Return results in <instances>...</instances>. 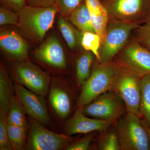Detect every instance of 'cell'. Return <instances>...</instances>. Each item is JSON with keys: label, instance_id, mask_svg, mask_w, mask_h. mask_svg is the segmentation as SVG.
Here are the masks:
<instances>
[{"label": "cell", "instance_id": "cell-1", "mask_svg": "<svg viewBox=\"0 0 150 150\" xmlns=\"http://www.w3.org/2000/svg\"><path fill=\"white\" fill-rule=\"evenodd\" d=\"M58 12V8L55 5L49 7L26 5L18 12V27L20 32L31 42H41L46 33L53 26Z\"/></svg>", "mask_w": 150, "mask_h": 150}, {"label": "cell", "instance_id": "cell-2", "mask_svg": "<svg viewBox=\"0 0 150 150\" xmlns=\"http://www.w3.org/2000/svg\"><path fill=\"white\" fill-rule=\"evenodd\" d=\"M119 66L112 62L101 63L93 69L88 79L83 85L78 100V107L83 108L96 98L111 90Z\"/></svg>", "mask_w": 150, "mask_h": 150}, {"label": "cell", "instance_id": "cell-3", "mask_svg": "<svg viewBox=\"0 0 150 150\" xmlns=\"http://www.w3.org/2000/svg\"><path fill=\"white\" fill-rule=\"evenodd\" d=\"M141 120L127 112L114 123L121 150H149L147 135Z\"/></svg>", "mask_w": 150, "mask_h": 150}, {"label": "cell", "instance_id": "cell-4", "mask_svg": "<svg viewBox=\"0 0 150 150\" xmlns=\"http://www.w3.org/2000/svg\"><path fill=\"white\" fill-rule=\"evenodd\" d=\"M139 26L137 23L109 18L106 35L100 50V62H112L125 46L132 31Z\"/></svg>", "mask_w": 150, "mask_h": 150}, {"label": "cell", "instance_id": "cell-5", "mask_svg": "<svg viewBox=\"0 0 150 150\" xmlns=\"http://www.w3.org/2000/svg\"><path fill=\"white\" fill-rule=\"evenodd\" d=\"M82 111L88 117L114 123L127 110L121 97L114 91L110 90L83 107Z\"/></svg>", "mask_w": 150, "mask_h": 150}, {"label": "cell", "instance_id": "cell-6", "mask_svg": "<svg viewBox=\"0 0 150 150\" xmlns=\"http://www.w3.org/2000/svg\"><path fill=\"white\" fill-rule=\"evenodd\" d=\"M119 67L111 90L115 91L123 100L127 112L134 113L141 118L139 107L141 78Z\"/></svg>", "mask_w": 150, "mask_h": 150}, {"label": "cell", "instance_id": "cell-7", "mask_svg": "<svg viewBox=\"0 0 150 150\" xmlns=\"http://www.w3.org/2000/svg\"><path fill=\"white\" fill-rule=\"evenodd\" d=\"M109 18L144 23L150 16V0H102Z\"/></svg>", "mask_w": 150, "mask_h": 150}, {"label": "cell", "instance_id": "cell-8", "mask_svg": "<svg viewBox=\"0 0 150 150\" xmlns=\"http://www.w3.org/2000/svg\"><path fill=\"white\" fill-rule=\"evenodd\" d=\"M12 70L19 84L37 94L46 96L50 77L39 67L29 62H16L13 64Z\"/></svg>", "mask_w": 150, "mask_h": 150}, {"label": "cell", "instance_id": "cell-9", "mask_svg": "<svg viewBox=\"0 0 150 150\" xmlns=\"http://www.w3.org/2000/svg\"><path fill=\"white\" fill-rule=\"evenodd\" d=\"M116 63L142 78L150 74V50L138 41L133 42L121 50Z\"/></svg>", "mask_w": 150, "mask_h": 150}, {"label": "cell", "instance_id": "cell-10", "mask_svg": "<svg viewBox=\"0 0 150 150\" xmlns=\"http://www.w3.org/2000/svg\"><path fill=\"white\" fill-rule=\"evenodd\" d=\"M29 148L33 150H57L72 142L71 137L56 134L46 129L40 122L30 118Z\"/></svg>", "mask_w": 150, "mask_h": 150}, {"label": "cell", "instance_id": "cell-11", "mask_svg": "<svg viewBox=\"0 0 150 150\" xmlns=\"http://www.w3.org/2000/svg\"><path fill=\"white\" fill-rule=\"evenodd\" d=\"M13 86L16 97L25 113L43 125H48L50 118L44 96L35 93L20 84L16 83Z\"/></svg>", "mask_w": 150, "mask_h": 150}, {"label": "cell", "instance_id": "cell-12", "mask_svg": "<svg viewBox=\"0 0 150 150\" xmlns=\"http://www.w3.org/2000/svg\"><path fill=\"white\" fill-rule=\"evenodd\" d=\"M113 122L86 116L82 108L78 107L74 114L66 125L65 130L69 136L77 134H87L93 131L104 132L113 124Z\"/></svg>", "mask_w": 150, "mask_h": 150}, {"label": "cell", "instance_id": "cell-13", "mask_svg": "<svg viewBox=\"0 0 150 150\" xmlns=\"http://www.w3.org/2000/svg\"><path fill=\"white\" fill-rule=\"evenodd\" d=\"M35 58L51 67L64 69L67 67L64 51L61 42L55 35L50 36L35 50Z\"/></svg>", "mask_w": 150, "mask_h": 150}, {"label": "cell", "instance_id": "cell-14", "mask_svg": "<svg viewBox=\"0 0 150 150\" xmlns=\"http://www.w3.org/2000/svg\"><path fill=\"white\" fill-rule=\"evenodd\" d=\"M0 47L5 54L17 62H23L27 59L29 46L16 30H1Z\"/></svg>", "mask_w": 150, "mask_h": 150}, {"label": "cell", "instance_id": "cell-15", "mask_svg": "<svg viewBox=\"0 0 150 150\" xmlns=\"http://www.w3.org/2000/svg\"><path fill=\"white\" fill-rule=\"evenodd\" d=\"M50 103L58 116L62 119L67 118L71 112V100L68 94L57 86L51 88L50 92Z\"/></svg>", "mask_w": 150, "mask_h": 150}, {"label": "cell", "instance_id": "cell-16", "mask_svg": "<svg viewBox=\"0 0 150 150\" xmlns=\"http://www.w3.org/2000/svg\"><path fill=\"white\" fill-rule=\"evenodd\" d=\"M69 18L71 23L81 32L95 33L92 22L91 14L85 2L77 8L70 14Z\"/></svg>", "mask_w": 150, "mask_h": 150}, {"label": "cell", "instance_id": "cell-17", "mask_svg": "<svg viewBox=\"0 0 150 150\" xmlns=\"http://www.w3.org/2000/svg\"><path fill=\"white\" fill-rule=\"evenodd\" d=\"M14 91L8 74L2 66L0 68V110L8 114Z\"/></svg>", "mask_w": 150, "mask_h": 150}, {"label": "cell", "instance_id": "cell-18", "mask_svg": "<svg viewBox=\"0 0 150 150\" xmlns=\"http://www.w3.org/2000/svg\"><path fill=\"white\" fill-rule=\"evenodd\" d=\"M57 24L68 47L71 50H74L78 44L80 43L81 31L80 32L76 29L63 16H59L58 17Z\"/></svg>", "mask_w": 150, "mask_h": 150}, {"label": "cell", "instance_id": "cell-19", "mask_svg": "<svg viewBox=\"0 0 150 150\" xmlns=\"http://www.w3.org/2000/svg\"><path fill=\"white\" fill-rule=\"evenodd\" d=\"M96 57L93 53L87 51L80 56L76 65V76L79 86L83 85L91 74V68Z\"/></svg>", "mask_w": 150, "mask_h": 150}, {"label": "cell", "instance_id": "cell-20", "mask_svg": "<svg viewBox=\"0 0 150 150\" xmlns=\"http://www.w3.org/2000/svg\"><path fill=\"white\" fill-rule=\"evenodd\" d=\"M141 87L140 117L144 118L150 127V74L141 78Z\"/></svg>", "mask_w": 150, "mask_h": 150}, {"label": "cell", "instance_id": "cell-21", "mask_svg": "<svg viewBox=\"0 0 150 150\" xmlns=\"http://www.w3.org/2000/svg\"><path fill=\"white\" fill-rule=\"evenodd\" d=\"M90 13L95 32L99 35L102 44L106 35L109 20L108 13L106 8H104L102 10Z\"/></svg>", "mask_w": 150, "mask_h": 150}, {"label": "cell", "instance_id": "cell-22", "mask_svg": "<svg viewBox=\"0 0 150 150\" xmlns=\"http://www.w3.org/2000/svg\"><path fill=\"white\" fill-rule=\"evenodd\" d=\"M25 112L17 98L13 96L11 100L10 107L8 114V121L14 125L26 129L27 122Z\"/></svg>", "mask_w": 150, "mask_h": 150}, {"label": "cell", "instance_id": "cell-23", "mask_svg": "<svg viewBox=\"0 0 150 150\" xmlns=\"http://www.w3.org/2000/svg\"><path fill=\"white\" fill-rule=\"evenodd\" d=\"M80 43L85 50L93 53L98 62H100V50L101 43L99 35L95 33L82 32Z\"/></svg>", "mask_w": 150, "mask_h": 150}, {"label": "cell", "instance_id": "cell-24", "mask_svg": "<svg viewBox=\"0 0 150 150\" xmlns=\"http://www.w3.org/2000/svg\"><path fill=\"white\" fill-rule=\"evenodd\" d=\"M103 132L97 142L98 149L99 150H120L118 135L114 129Z\"/></svg>", "mask_w": 150, "mask_h": 150}, {"label": "cell", "instance_id": "cell-25", "mask_svg": "<svg viewBox=\"0 0 150 150\" xmlns=\"http://www.w3.org/2000/svg\"><path fill=\"white\" fill-rule=\"evenodd\" d=\"M25 128L17 126L8 121L9 139L12 149H22L25 139Z\"/></svg>", "mask_w": 150, "mask_h": 150}, {"label": "cell", "instance_id": "cell-26", "mask_svg": "<svg viewBox=\"0 0 150 150\" xmlns=\"http://www.w3.org/2000/svg\"><path fill=\"white\" fill-rule=\"evenodd\" d=\"M7 114L0 110V150L12 149L8 130Z\"/></svg>", "mask_w": 150, "mask_h": 150}, {"label": "cell", "instance_id": "cell-27", "mask_svg": "<svg viewBox=\"0 0 150 150\" xmlns=\"http://www.w3.org/2000/svg\"><path fill=\"white\" fill-rule=\"evenodd\" d=\"M85 0H56L55 5L62 16L69 17Z\"/></svg>", "mask_w": 150, "mask_h": 150}, {"label": "cell", "instance_id": "cell-28", "mask_svg": "<svg viewBox=\"0 0 150 150\" xmlns=\"http://www.w3.org/2000/svg\"><path fill=\"white\" fill-rule=\"evenodd\" d=\"M96 135V131L85 134L82 138L78 139L69 146L65 149L67 150H87L89 149L91 144Z\"/></svg>", "mask_w": 150, "mask_h": 150}, {"label": "cell", "instance_id": "cell-29", "mask_svg": "<svg viewBox=\"0 0 150 150\" xmlns=\"http://www.w3.org/2000/svg\"><path fill=\"white\" fill-rule=\"evenodd\" d=\"M18 14L4 7H0V25H13L18 26Z\"/></svg>", "mask_w": 150, "mask_h": 150}, {"label": "cell", "instance_id": "cell-30", "mask_svg": "<svg viewBox=\"0 0 150 150\" xmlns=\"http://www.w3.org/2000/svg\"><path fill=\"white\" fill-rule=\"evenodd\" d=\"M138 28L137 41L150 50V28L143 25Z\"/></svg>", "mask_w": 150, "mask_h": 150}, {"label": "cell", "instance_id": "cell-31", "mask_svg": "<svg viewBox=\"0 0 150 150\" xmlns=\"http://www.w3.org/2000/svg\"><path fill=\"white\" fill-rule=\"evenodd\" d=\"M1 6L18 13L26 5L25 0H0Z\"/></svg>", "mask_w": 150, "mask_h": 150}, {"label": "cell", "instance_id": "cell-32", "mask_svg": "<svg viewBox=\"0 0 150 150\" xmlns=\"http://www.w3.org/2000/svg\"><path fill=\"white\" fill-rule=\"evenodd\" d=\"M27 5L39 7H49L55 4L56 0H25Z\"/></svg>", "mask_w": 150, "mask_h": 150}, {"label": "cell", "instance_id": "cell-33", "mask_svg": "<svg viewBox=\"0 0 150 150\" xmlns=\"http://www.w3.org/2000/svg\"><path fill=\"white\" fill-rule=\"evenodd\" d=\"M85 2L90 13L98 11L105 8L100 0H85Z\"/></svg>", "mask_w": 150, "mask_h": 150}, {"label": "cell", "instance_id": "cell-34", "mask_svg": "<svg viewBox=\"0 0 150 150\" xmlns=\"http://www.w3.org/2000/svg\"><path fill=\"white\" fill-rule=\"evenodd\" d=\"M141 122L147 135L149 142V150H150V127L144 118H141Z\"/></svg>", "mask_w": 150, "mask_h": 150}, {"label": "cell", "instance_id": "cell-35", "mask_svg": "<svg viewBox=\"0 0 150 150\" xmlns=\"http://www.w3.org/2000/svg\"><path fill=\"white\" fill-rule=\"evenodd\" d=\"M143 26L150 28V16L144 23Z\"/></svg>", "mask_w": 150, "mask_h": 150}]
</instances>
